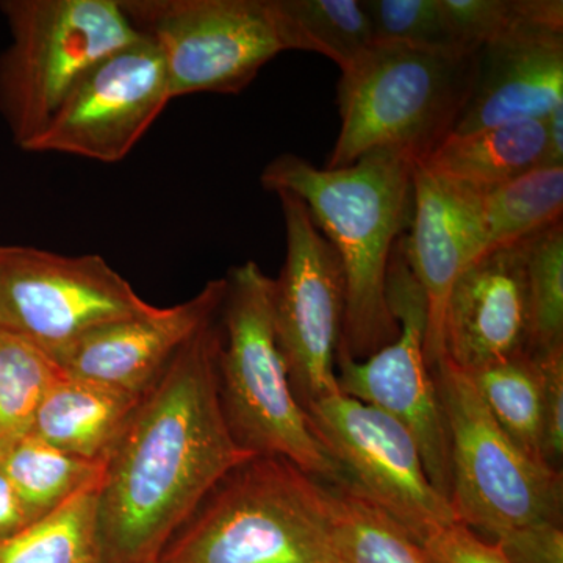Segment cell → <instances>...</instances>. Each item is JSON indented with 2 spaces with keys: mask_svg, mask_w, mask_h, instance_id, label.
I'll list each match as a JSON object with an SVG mask.
<instances>
[{
  "mask_svg": "<svg viewBox=\"0 0 563 563\" xmlns=\"http://www.w3.org/2000/svg\"><path fill=\"white\" fill-rule=\"evenodd\" d=\"M221 343L218 313L141 396L106 455L102 563L161 561L214 487L257 455L236 442L222 409Z\"/></svg>",
  "mask_w": 563,
  "mask_h": 563,
  "instance_id": "obj_1",
  "label": "cell"
},
{
  "mask_svg": "<svg viewBox=\"0 0 563 563\" xmlns=\"http://www.w3.org/2000/svg\"><path fill=\"white\" fill-rule=\"evenodd\" d=\"M415 163L406 152L376 150L329 169L284 154L262 173L266 190L291 192L306 203L339 254L346 285L339 354L352 361L369 357L399 333L388 306L387 273L396 244L412 224Z\"/></svg>",
  "mask_w": 563,
  "mask_h": 563,
  "instance_id": "obj_2",
  "label": "cell"
},
{
  "mask_svg": "<svg viewBox=\"0 0 563 563\" xmlns=\"http://www.w3.org/2000/svg\"><path fill=\"white\" fill-rule=\"evenodd\" d=\"M329 485L279 455H254L207 496L158 563H336Z\"/></svg>",
  "mask_w": 563,
  "mask_h": 563,
  "instance_id": "obj_3",
  "label": "cell"
},
{
  "mask_svg": "<svg viewBox=\"0 0 563 563\" xmlns=\"http://www.w3.org/2000/svg\"><path fill=\"white\" fill-rule=\"evenodd\" d=\"M224 280L218 366L233 437L251 453L279 455L328 485H344L292 391L274 324V279L250 261L229 269Z\"/></svg>",
  "mask_w": 563,
  "mask_h": 563,
  "instance_id": "obj_4",
  "label": "cell"
},
{
  "mask_svg": "<svg viewBox=\"0 0 563 563\" xmlns=\"http://www.w3.org/2000/svg\"><path fill=\"white\" fill-rule=\"evenodd\" d=\"M479 51L374 44L342 73L336 98L342 125L325 168H344L376 150L422 161L454 132L473 91Z\"/></svg>",
  "mask_w": 563,
  "mask_h": 563,
  "instance_id": "obj_5",
  "label": "cell"
},
{
  "mask_svg": "<svg viewBox=\"0 0 563 563\" xmlns=\"http://www.w3.org/2000/svg\"><path fill=\"white\" fill-rule=\"evenodd\" d=\"M11 41L0 55V114L25 150L74 88L143 38L120 0H3Z\"/></svg>",
  "mask_w": 563,
  "mask_h": 563,
  "instance_id": "obj_6",
  "label": "cell"
},
{
  "mask_svg": "<svg viewBox=\"0 0 563 563\" xmlns=\"http://www.w3.org/2000/svg\"><path fill=\"white\" fill-rule=\"evenodd\" d=\"M431 372L450 437L455 520L495 540L531 526L562 525L561 470L533 461L504 433L468 373L446 357Z\"/></svg>",
  "mask_w": 563,
  "mask_h": 563,
  "instance_id": "obj_7",
  "label": "cell"
},
{
  "mask_svg": "<svg viewBox=\"0 0 563 563\" xmlns=\"http://www.w3.org/2000/svg\"><path fill=\"white\" fill-rule=\"evenodd\" d=\"M161 51L172 98L240 95L284 51L269 0H120Z\"/></svg>",
  "mask_w": 563,
  "mask_h": 563,
  "instance_id": "obj_8",
  "label": "cell"
},
{
  "mask_svg": "<svg viewBox=\"0 0 563 563\" xmlns=\"http://www.w3.org/2000/svg\"><path fill=\"white\" fill-rule=\"evenodd\" d=\"M152 307L101 255L0 246V331L52 357L87 333Z\"/></svg>",
  "mask_w": 563,
  "mask_h": 563,
  "instance_id": "obj_9",
  "label": "cell"
},
{
  "mask_svg": "<svg viewBox=\"0 0 563 563\" xmlns=\"http://www.w3.org/2000/svg\"><path fill=\"white\" fill-rule=\"evenodd\" d=\"M310 429L344 485L384 510L418 543L454 523L453 507L433 487L412 433L391 415L342 391L306 407Z\"/></svg>",
  "mask_w": 563,
  "mask_h": 563,
  "instance_id": "obj_10",
  "label": "cell"
},
{
  "mask_svg": "<svg viewBox=\"0 0 563 563\" xmlns=\"http://www.w3.org/2000/svg\"><path fill=\"white\" fill-rule=\"evenodd\" d=\"M276 195L284 211L287 255L274 279V324L292 391L306 409L340 393L336 354L346 285L339 254L318 231L306 203L291 192Z\"/></svg>",
  "mask_w": 563,
  "mask_h": 563,
  "instance_id": "obj_11",
  "label": "cell"
},
{
  "mask_svg": "<svg viewBox=\"0 0 563 563\" xmlns=\"http://www.w3.org/2000/svg\"><path fill=\"white\" fill-rule=\"evenodd\" d=\"M387 298L399 324L398 336L363 361L336 355L339 388L343 395L391 415L409 429L429 479L450 501V437L424 352L428 309L404 255L402 239L388 266Z\"/></svg>",
  "mask_w": 563,
  "mask_h": 563,
  "instance_id": "obj_12",
  "label": "cell"
},
{
  "mask_svg": "<svg viewBox=\"0 0 563 563\" xmlns=\"http://www.w3.org/2000/svg\"><path fill=\"white\" fill-rule=\"evenodd\" d=\"M172 101L161 51L143 36L88 73L24 151L124 161Z\"/></svg>",
  "mask_w": 563,
  "mask_h": 563,
  "instance_id": "obj_13",
  "label": "cell"
},
{
  "mask_svg": "<svg viewBox=\"0 0 563 563\" xmlns=\"http://www.w3.org/2000/svg\"><path fill=\"white\" fill-rule=\"evenodd\" d=\"M532 317L520 243L488 252L455 280L443 320V357L465 373L531 354Z\"/></svg>",
  "mask_w": 563,
  "mask_h": 563,
  "instance_id": "obj_14",
  "label": "cell"
},
{
  "mask_svg": "<svg viewBox=\"0 0 563 563\" xmlns=\"http://www.w3.org/2000/svg\"><path fill=\"white\" fill-rule=\"evenodd\" d=\"M224 292V279L211 280L188 301L154 306L147 313L87 333L55 362L74 379L143 396L184 344L220 313Z\"/></svg>",
  "mask_w": 563,
  "mask_h": 563,
  "instance_id": "obj_15",
  "label": "cell"
},
{
  "mask_svg": "<svg viewBox=\"0 0 563 563\" xmlns=\"http://www.w3.org/2000/svg\"><path fill=\"white\" fill-rule=\"evenodd\" d=\"M410 272L428 309L426 361L443 357V320L455 280L484 252L476 195L459 190L415 163L413 218L402 236Z\"/></svg>",
  "mask_w": 563,
  "mask_h": 563,
  "instance_id": "obj_16",
  "label": "cell"
},
{
  "mask_svg": "<svg viewBox=\"0 0 563 563\" xmlns=\"http://www.w3.org/2000/svg\"><path fill=\"white\" fill-rule=\"evenodd\" d=\"M563 106V33L481 47L476 80L454 132L544 121Z\"/></svg>",
  "mask_w": 563,
  "mask_h": 563,
  "instance_id": "obj_17",
  "label": "cell"
},
{
  "mask_svg": "<svg viewBox=\"0 0 563 563\" xmlns=\"http://www.w3.org/2000/svg\"><path fill=\"white\" fill-rule=\"evenodd\" d=\"M547 161V124L528 121L450 133L417 165L459 190L481 195Z\"/></svg>",
  "mask_w": 563,
  "mask_h": 563,
  "instance_id": "obj_18",
  "label": "cell"
},
{
  "mask_svg": "<svg viewBox=\"0 0 563 563\" xmlns=\"http://www.w3.org/2000/svg\"><path fill=\"white\" fill-rule=\"evenodd\" d=\"M140 399L65 374L44 396L29 432L65 453L106 461Z\"/></svg>",
  "mask_w": 563,
  "mask_h": 563,
  "instance_id": "obj_19",
  "label": "cell"
},
{
  "mask_svg": "<svg viewBox=\"0 0 563 563\" xmlns=\"http://www.w3.org/2000/svg\"><path fill=\"white\" fill-rule=\"evenodd\" d=\"M269 7L284 51L317 52L346 73L374 46L362 0H269Z\"/></svg>",
  "mask_w": 563,
  "mask_h": 563,
  "instance_id": "obj_20",
  "label": "cell"
},
{
  "mask_svg": "<svg viewBox=\"0 0 563 563\" xmlns=\"http://www.w3.org/2000/svg\"><path fill=\"white\" fill-rule=\"evenodd\" d=\"M484 254L515 246L562 222L563 166L532 172L476 195Z\"/></svg>",
  "mask_w": 563,
  "mask_h": 563,
  "instance_id": "obj_21",
  "label": "cell"
},
{
  "mask_svg": "<svg viewBox=\"0 0 563 563\" xmlns=\"http://www.w3.org/2000/svg\"><path fill=\"white\" fill-rule=\"evenodd\" d=\"M103 465L106 461L65 453L31 432L0 451V466L35 521L101 481Z\"/></svg>",
  "mask_w": 563,
  "mask_h": 563,
  "instance_id": "obj_22",
  "label": "cell"
},
{
  "mask_svg": "<svg viewBox=\"0 0 563 563\" xmlns=\"http://www.w3.org/2000/svg\"><path fill=\"white\" fill-rule=\"evenodd\" d=\"M101 481L0 543V563H102L99 540Z\"/></svg>",
  "mask_w": 563,
  "mask_h": 563,
  "instance_id": "obj_23",
  "label": "cell"
},
{
  "mask_svg": "<svg viewBox=\"0 0 563 563\" xmlns=\"http://www.w3.org/2000/svg\"><path fill=\"white\" fill-rule=\"evenodd\" d=\"M468 374L504 433L533 461L547 463L543 457L542 369L537 355H518Z\"/></svg>",
  "mask_w": 563,
  "mask_h": 563,
  "instance_id": "obj_24",
  "label": "cell"
},
{
  "mask_svg": "<svg viewBox=\"0 0 563 563\" xmlns=\"http://www.w3.org/2000/svg\"><path fill=\"white\" fill-rule=\"evenodd\" d=\"M331 492L336 563H428L421 544L361 493L350 485Z\"/></svg>",
  "mask_w": 563,
  "mask_h": 563,
  "instance_id": "obj_25",
  "label": "cell"
},
{
  "mask_svg": "<svg viewBox=\"0 0 563 563\" xmlns=\"http://www.w3.org/2000/svg\"><path fill=\"white\" fill-rule=\"evenodd\" d=\"M63 376L47 352L0 331V451L31 431L44 396Z\"/></svg>",
  "mask_w": 563,
  "mask_h": 563,
  "instance_id": "obj_26",
  "label": "cell"
},
{
  "mask_svg": "<svg viewBox=\"0 0 563 563\" xmlns=\"http://www.w3.org/2000/svg\"><path fill=\"white\" fill-rule=\"evenodd\" d=\"M443 3L455 36L470 51L515 36L563 33L562 0H443Z\"/></svg>",
  "mask_w": 563,
  "mask_h": 563,
  "instance_id": "obj_27",
  "label": "cell"
},
{
  "mask_svg": "<svg viewBox=\"0 0 563 563\" xmlns=\"http://www.w3.org/2000/svg\"><path fill=\"white\" fill-rule=\"evenodd\" d=\"M520 246L531 302V354L563 351V221L529 236Z\"/></svg>",
  "mask_w": 563,
  "mask_h": 563,
  "instance_id": "obj_28",
  "label": "cell"
},
{
  "mask_svg": "<svg viewBox=\"0 0 563 563\" xmlns=\"http://www.w3.org/2000/svg\"><path fill=\"white\" fill-rule=\"evenodd\" d=\"M374 44L421 51L474 52L462 46L443 0H362Z\"/></svg>",
  "mask_w": 563,
  "mask_h": 563,
  "instance_id": "obj_29",
  "label": "cell"
},
{
  "mask_svg": "<svg viewBox=\"0 0 563 563\" xmlns=\"http://www.w3.org/2000/svg\"><path fill=\"white\" fill-rule=\"evenodd\" d=\"M428 563H510L495 542H485L459 521L443 526L421 543Z\"/></svg>",
  "mask_w": 563,
  "mask_h": 563,
  "instance_id": "obj_30",
  "label": "cell"
},
{
  "mask_svg": "<svg viewBox=\"0 0 563 563\" xmlns=\"http://www.w3.org/2000/svg\"><path fill=\"white\" fill-rule=\"evenodd\" d=\"M537 355V354H533ZM543 384V457L561 470L563 455V351L537 355Z\"/></svg>",
  "mask_w": 563,
  "mask_h": 563,
  "instance_id": "obj_31",
  "label": "cell"
},
{
  "mask_svg": "<svg viewBox=\"0 0 563 563\" xmlns=\"http://www.w3.org/2000/svg\"><path fill=\"white\" fill-rule=\"evenodd\" d=\"M510 563H563L562 525L518 529L495 540Z\"/></svg>",
  "mask_w": 563,
  "mask_h": 563,
  "instance_id": "obj_32",
  "label": "cell"
},
{
  "mask_svg": "<svg viewBox=\"0 0 563 563\" xmlns=\"http://www.w3.org/2000/svg\"><path fill=\"white\" fill-rule=\"evenodd\" d=\"M32 523L35 520L0 466V543L13 539Z\"/></svg>",
  "mask_w": 563,
  "mask_h": 563,
  "instance_id": "obj_33",
  "label": "cell"
},
{
  "mask_svg": "<svg viewBox=\"0 0 563 563\" xmlns=\"http://www.w3.org/2000/svg\"><path fill=\"white\" fill-rule=\"evenodd\" d=\"M548 132V166H563V106L544 120Z\"/></svg>",
  "mask_w": 563,
  "mask_h": 563,
  "instance_id": "obj_34",
  "label": "cell"
},
{
  "mask_svg": "<svg viewBox=\"0 0 563 563\" xmlns=\"http://www.w3.org/2000/svg\"><path fill=\"white\" fill-rule=\"evenodd\" d=\"M158 563V562H157Z\"/></svg>",
  "mask_w": 563,
  "mask_h": 563,
  "instance_id": "obj_35",
  "label": "cell"
}]
</instances>
